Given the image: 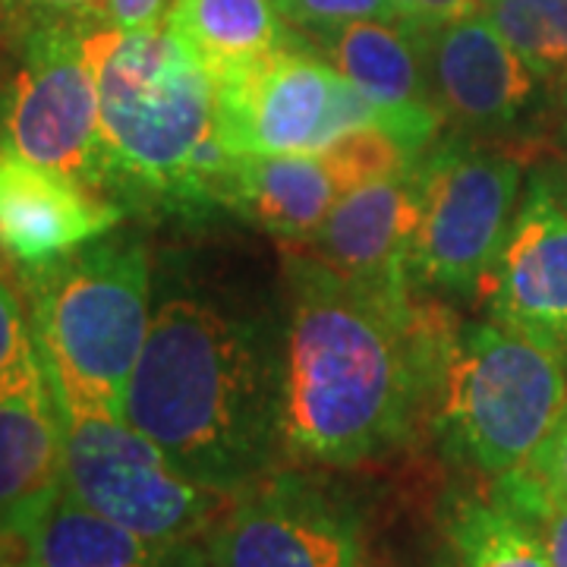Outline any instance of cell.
<instances>
[{
    "label": "cell",
    "instance_id": "1",
    "mask_svg": "<svg viewBox=\"0 0 567 567\" xmlns=\"http://www.w3.org/2000/svg\"><path fill=\"white\" fill-rule=\"evenodd\" d=\"M454 324L347 281L322 259L290 265L281 447L316 466L382 461L439 404Z\"/></svg>",
    "mask_w": 567,
    "mask_h": 567
},
{
    "label": "cell",
    "instance_id": "2",
    "mask_svg": "<svg viewBox=\"0 0 567 567\" xmlns=\"http://www.w3.org/2000/svg\"><path fill=\"white\" fill-rule=\"evenodd\" d=\"M121 413L171 464L237 495L281 457V357L262 331L199 297L152 316Z\"/></svg>",
    "mask_w": 567,
    "mask_h": 567
},
{
    "label": "cell",
    "instance_id": "3",
    "mask_svg": "<svg viewBox=\"0 0 567 567\" xmlns=\"http://www.w3.org/2000/svg\"><path fill=\"white\" fill-rule=\"evenodd\" d=\"M99 85L107 193L171 208L218 205L227 155L215 126V80L167 25L123 32L80 22Z\"/></svg>",
    "mask_w": 567,
    "mask_h": 567
},
{
    "label": "cell",
    "instance_id": "4",
    "mask_svg": "<svg viewBox=\"0 0 567 567\" xmlns=\"http://www.w3.org/2000/svg\"><path fill=\"white\" fill-rule=\"evenodd\" d=\"M152 316V262L142 240L107 234L41 268L35 334L58 394L121 410Z\"/></svg>",
    "mask_w": 567,
    "mask_h": 567
},
{
    "label": "cell",
    "instance_id": "5",
    "mask_svg": "<svg viewBox=\"0 0 567 567\" xmlns=\"http://www.w3.org/2000/svg\"><path fill=\"white\" fill-rule=\"evenodd\" d=\"M567 401L565 350L502 322L454 331L435 404L442 445L486 476L520 470Z\"/></svg>",
    "mask_w": 567,
    "mask_h": 567
},
{
    "label": "cell",
    "instance_id": "6",
    "mask_svg": "<svg viewBox=\"0 0 567 567\" xmlns=\"http://www.w3.org/2000/svg\"><path fill=\"white\" fill-rule=\"evenodd\" d=\"M224 155H312L357 130H385L420 158L439 130L391 114L341 76L319 51L293 41L278 54L215 80Z\"/></svg>",
    "mask_w": 567,
    "mask_h": 567
},
{
    "label": "cell",
    "instance_id": "7",
    "mask_svg": "<svg viewBox=\"0 0 567 567\" xmlns=\"http://www.w3.org/2000/svg\"><path fill=\"white\" fill-rule=\"evenodd\" d=\"M61 406L63 492L76 502L167 546L199 543L221 520L234 495L189 480L121 410L80 398Z\"/></svg>",
    "mask_w": 567,
    "mask_h": 567
},
{
    "label": "cell",
    "instance_id": "8",
    "mask_svg": "<svg viewBox=\"0 0 567 567\" xmlns=\"http://www.w3.org/2000/svg\"><path fill=\"white\" fill-rule=\"evenodd\" d=\"M416 167L423 212L410 275L451 297H473L511 234L524 171L511 155L473 140L432 142Z\"/></svg>",
    "mask_w": 567,
    "mask_h": 567
},
{
    "label": "cell",
    "instance_id": "9",
    "mask_svg": "<svg viewBox=\"0 0 567 567\" xmlns=\"http://www.w3.org/2000/svg\"><path fill=\"white\" fill-rule=\"evenodd\" d=\"M3 145L29 162L107 193L99 85L82 48L80 22L39 20L10 85Z\"/></svg>",
    "mask_w": 567,
    "mask_h": 567
},
{
    "label": "cell",
    "instance_id": "10",
    "mask_svg": "<svg viewBox=\"0 0 567 567\" xmlns=\"http://www.w3.org/2000/svg\"><path fill=\"white\" fill-rule=\"evenodd\" d=\"M205 551L208 567H363V517L300 470H271L230 498Z\"/></svg>",
    "mask_w": 567,
    "mask_h": 567
},
{
    "label": "cell",
    "instance_id": "11",
    "mask_svg": "<svg viewBox=\"0 0 567 567\" xmlns=\"http://www.w3.org/2000/svg\"><path fill=\"white\" fill-rule=\"evenodd\" d=\"M480 293L492 319L567 353V186L536 174Z\"/></svg>",
    "mask_w": 567,
    "mask_h": 567
},
{
    "label": "cell",
    "instance_id": "12",
    "mask_svg": "<svg viewBox=\"0 0 567 567\" xmlns=\"http://www.w3.org/2000/svg\"><path fill=\"white\" fill-rule=\"evenodd\" d=\"M435 102L464 130L502 133L527 121L543 95V76L529 66L486 13L423 35Z\"/></svg>",
    "mask_w": 567,
    "mask_h": 567
},
{
    "label": "cell",
    "instance_id": "13",
    "mask_svg": "<svg viewBox=\"0 0 567 567\" xmlns=\"http://www.w3.org/2000/svg\"><path fill=\"white\" fill-rule=\"evenodd\" d=\"M121 221L123 205L0 142V252L7 259L41 271L107 237Z\"/></svg>",
    "mask_w": 567,
    "mask_h": 567
},
{
    "label": "cell",
    "instance_id": "14",
    "mask_svg": "<svg viewBox=\"0 0 567 567\" xmlns=\"http://www.w3.org/2000/svg\"><path fill=\"white\" fill-rule=\"evenodd\" d=\"M416 162L401 174L350 189L316 230L319 259L347 281L388 297H410V249L423 212Z\"/></svg>",
    "mask_w": 567,
    "mask_h": 567
},
{
    "label": "cell",
    "instance_id": "15",
    "mask_svg": "<svg viewBox=\"0 0 567 567\" xmlns=\"http://www.w3.org/2000/svg\"><path fill=\"white\" fill-rule=\"evenodd\" d=\"M61 492L63 406L44 365L0 388V536L22 539Z\"/></svg>",
    "mask_w": 567,
    "mask_h": 567
},
{
    "label": "cell",
    "instance_id": "16",
    "mask_svg": "<svg viewBox=\"0 0 567 567\" xmlns=\"http://www.w3.org/2000/svg\"><path fill=\"white\" fill-rule=\"evenodd\" d=\"M306 35L324 61L357 89H363L372 102L398 117L423 123L429 130H442L445 114L429 82L420 32H413L404 22L365 20Z\"/></svg>",
    "mask_w": 567,
    "mask_h": 567
},
{
    "label": "cell",
    "instance_id": "17",
    "mask_svg": "<svg viewBox=\"0 0 567 567\" xmlns=\"http://www.w3.org/2000/svg\"><path fill=\"white\" fill-rule=\"evenodd\" d=\"M344 196L334 167L312 155H237L227 158L215 199L281 240H312Z\"/></svg>",
    "mask_w": 567,
    "mask_h": 567
},
{
    "label": "cell",
    "instance_id": "18",
    "mask_svg": "<svg viewBox=\"0 0 567 567\" xmlns=\"http://www.w3.org/2000/svg\"><path fill=\"white\" fill-rule=\"evenodd\" d=\"M20 543L25 567H171L199 548V543L167 546L145 539L76 502L70 492H61L41 511Z\"/></svg>",
    "mask_w": 567,
    "mask_h": 567
},
{
    "label": "cell",
    "instance_id": "19",
    "mask_svg": "<svg viewBox=\"0 0 567 567\" xmlns=\"http://www.w3.org/2000/svg\"><path fill=\"white\" fill-rule=\"evenodd\" d=\"M164 25L212 80L265 61L293 41L275 0H174Z\"/></svg>",
    "mask_w": 567,
    "mask_h": 567
},
{
    "label": "cell",
    "instance_id": "20",
    "mask_svg": "<svg viewBox=\"0 0 567 567\" xmlns=\"http://www.w3.org/2000/svg\"><path fill=\"white\" fill-rule=\"evenodd\" d=\"M445 533L454 567H551L536 524L495 492L457 498L447 507Z\"/></svg>",
    "mask_w": 567,
    "mask_h": 567
},
{
    "label": "cell",
    "instance_id": "21",
    "mask_svg": "<svg viewBox=\"0 0 567 567\" xmlns=\"http://www.w3.org/2000/svg\"><path fill=\"white\" fill-rule=\"evenodd\" d=\"M483 13L546 82L567 73V0H483Z\"/></svg>",
    "mask_w": 567,
    "mask_h": 567
},
{
    "label": "cell",
    "instance_id": "22",
    "mask_svg": "<svg viewBox=\"0 0 567 567\" xmlns=\"http://www.w3.org/2000/svg\"><path fill=\"white\" fill-rule=\"evenodd\" d=\"M44 365L35 324L29 322L17 290L0 278V388L17 385Z\"/></svg>",
    "mask_w": 567,
    "mask_h": 567
},
{
    "label": "cell",
    "instance_id": "23",
    "mask_svg": "<svg viewBox=\"0 0 567 567\" xmlns=\"http://www.w3.org/2000/svg\"><path fill=\"white\" fill-rule=\"evenodd\" d=\"M529 502H567V401L527 464L507 473Z\"/></svg>",
    "mask_w": 567,
    "mask_h": 567
},
{
    "label": "cell",
    "instance_id": "24",
    "mask_svg": "<svg viewBox=\"0 0 567 567\" xmlns=\"http://www.w3.org/2000/svg\"><path fill=\"white\" fill-rule=\"evenodd\" d=\"M290 29L319 32L347 22H401L394 0H275Z\"/></svg>",
    "mask_w": 567,
    "mask_h": 567
},
{
    "label": "cell",
    "instance_id": "25",
    "mask_svg": "<svg viewBox=\"0 0 567 567\" xmlns=\"http://www.w3.org/2000/svg\"><path fill=\"white\" fill-rule=\"evenodd\" d=\"M476 13H483V0H416L404 25H410L420 35H429L435 29H445L451 22H461Z\"/></svg>",
    "mask_w": 567,
    "mask_h": 567
},
{
    "label": "cell",
    "instance_id": "26",
    "mask_svg": "<svg viewBox=\"0 0 567 567\" xmlns=\"http://www.w3.org/2000/svg\"><path fill=\"white\" fill-rule=\"evenodd\" d=\"M171 3L174 0H107L104 3V20L123 29V32L158 29L167 20Z\"/></svg>",
    "mask_w": 567,
    "mask_h": 567
},
{
    "label": "cell",
    "instance_id": "27",
    "mask_svg": "<svg viewBox=\"0 0 567 567\" xmlns=\"http://www.w3.org/2000/svg\"><path fill=\"white\" fill-rule=\"evenodd\" d=\"M533 524L543 536L548 565L567 567V502H543L533 514Z\"/></svg>",
    "mask_w": 567,
    "mask_h": 567
},
{
    "label": "cell",
    "instance_id": "28",
    "mask_svg": "<svg viewBox=\"0 0 567 567\" xmlns=\"http://www.w3.org/2000/svg\"><path fill=\"white\" fill-rule=\"evenodd\" d=\"M35 13V20L54 22H95L104 20L107 0H20Z\"/></svg>",
    "mask_w": 567,
    "mask_h": 567
},
{
    "label": "cell",
    "instance_id": "29",
    "mask_svg": "<svg viewBox=\"0 0 567 567\" xmlns=\"http://www.w3.org/2000/svg\"><path fill=\"white\" fill-rule=\"evenodd\" d=\"M0 567H25L22 543L13 536H0Z\"/></svg>",
    "mask_w": 567,
    "mask_h": 567
},
{
    "label": "cell",
    "instance_id": "30",
    "mask_svg": "<svg viewBox=\"0 0 567 567\" xmlns=\"http://www.w3.org/2000/svg\"><path fill=\"white\" fill-rule=\"evenodd\" d=\"M171 567H208V551L199 546L193 555H186L183 561H177V565H171Z\"/></svg>",
    "mask_w": 567,
    "mask_h": 567
},
{
    "label": "cell",
    "instance_id": "31",
    "mask_svg": "<svg viewBox=\"0 0 567 567\" xmlns=\"http://www.w3.org/2000/svg\"><path fill=\"white\" fill-rule=\"evenodd\" d=\"M558 111H561V130L567 140V73L558 80Z\"/></svg>",
    "mask_w": 567,
    "mask_h": 567
},
{
    "label": "cell",
    "instance_id": "32",
    "mask_svg": "<svg viewBox=\"0 0 567 567\" xmlns=\"http://www.w3.org/2000/svg\"><path fill=\"white\" fill-rule=\"evenodd\" d=\"M394 7H398V17L401 22L410 20V13H413V7H416V0H394Z\"/></svg>",
    "mask_w": 567,
    "mask_h": 567
},
{
    "label": "cell",
    "instance_id": "33",
    "mask_svg": "<svg viewBox=\"0 0 567 567\" xmlns=\"http://www.w3.org/2000/svg\"><path fill=\"white\" fill-rule=\"evenodd\" d=\"M429 567H451V565H447L445 558H439V561H432V565H429Z\"/></svg>",
    "mask_w": 567,
    "mask_h": 567
},
{
    "label": "cell",
    "instance_id": "34",
    "mask_svg": "<svg viewBox=\"0 0 567 567\" xmlns=\"http://www.w3.org/2000/svg\"><path fill=\"white\" fill-rule=\"evenodd\" d=\"M0 29H3V22H0Z\"/></svg>",
    "mask_w": 567,
    "mask_h": 567
}]
</instances>
